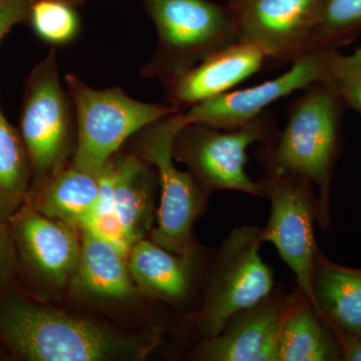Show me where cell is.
I'll return each mask as SVG.
<instances>
[{
	"instance_id": "cell-1",
	"label": "cell",
	"mask_w": 361,
	"mask_h": 361,
	"mask_svg": "<svg viewBox=\"0 0 361 361\" xmlns=\"http://www.w3.org/2000/svg\"><path fill=\"white\" fill-rule=\"evenodd\" d=\"M0 341L23 360L111 361L145 360L160 339L54 310L11 285L0 291Z\"/></svg>"
},
{
	"instance_id": "cell-2",
	"label": "cell",
	"mask_w": 361,
	"mask_h": 361,
	"mask_svg": "<svg viewBox=\"0 0 361 361\" xmlns=\"http://www.w3.org/2000/svg\"><path fill=\"white\" fill-rule=\"evenodd\" d=\"M158 33V47L141 77L167 82L238 42L229 6L210 0H142Z\"/></svg>"
},
{
	"instance_id": "cell-3",
	"label": "cell",
	"mask_w": 361,
	"mask_h": 361,
	"mask_svg": "<svg viewBox=\"0 0 361 361\" xmlns=\"http://www.w3.org/2000/svg\"><path fill=\"white\" fill-rule=\"evenodd\" d=\"M66 82L77 123L71 164L90 174H99L126 141L140 130L183 111L169 103L137 101L120 87L92 89L73 73L66 75Z\"/></svg>"
},
{
	"instance_id": "cell-4",
	"label": "cell",
	"mask_w": 361,
	"mask_h": 361,
	"mask_svg": "<svg viewBox=\"0 0 361 361\" xmlns=\"http://www.w3.org/2000/svg\"><path fill=\"white\" fill-rule=\"evenodd\" d=\"M304 90L290 104L283 130L265 145L262 157L267 170L315 183L325 198L343 103L332 87L323 82Z\"/></svg>"
},
{
	"instance_id": "cell-5",
	"label": "cell",
	"mask_w": 361,
	"mask_h": 361,
	"mask_svg": "<svg viewBox=\"0 0 361 361\" xmlns=\"http://www.w3.org/2000/svg\"><path fill=\"white\" fill-rule=\"evenodd\" d=\"M277 133L274 116L268 111L236 129L187 123L176 137L173 153L208 193L232 190L267 197V183L254 182L246 173V149L256 142L267 145Z\"/></svg>"
},
{
	"instance_id": "cell-6",
	"label": "cell",
	"mask_w": 361,
	"mask_h": 361,
	"mask_svg": "<svg viewBox=\"0 0 361 361\" xmlns=\"http://www.w3.org/2000/svg\"><path fill=\"white\" fill-rule=\"evenodd\" d=\"M186 125L180 111L151 123L137 137V155L157 169L160 180L161 204L152 241L180 255L194 254L192 228L208 194L191 173L174 165L176 137Z\"/></svg>"
},
{
	"instance_id": "cell-7",
	"label": "cell",
	"mask_w": 361,
	"mask_h": 361,
	"mask_svg": "<svg viewBox=\"0 0 361 361\" xmlns=\"http://www.w3.org/2000/svg\"><path fill=\"white\" fill-rule=\"evenodd\" d=\"M20 135L32 163L35 184L68 165L75 153V110L70 94L61 87L54 49L33 68L26 82Z\"/></svg>"
},
{
	"instance_id": "cell-8",
	"label": "cell",
	"mask_w": 361,
	"mask_h": 361,
	"mask_svg": "<svg viewBox=\"0 0 361 361\" xmlns=\"http://www.w3.org/2000/svg\"><path fill=\"white\" fill-rule=\"evenodd\" d=\"M261 235L259 228H236L221 247L199 316L207 337L217 336L233 316L270 295L274 280L259 254Z\"/></svg>"
},
{
	"instance_id": "cell-9",
	"label": "cell",
	"mask_w": 361,
	"mask_h": 361,
	"mask_svg": "<svg viewBox=\"0 0 361 361\" xmlns=\"http://www.w3.org/2000/svg\"><path fill=\"white\" fill-rule=\"evenodd\" d=\"M322 0H231L238 42L259 47L275 63L311 51Z\"/></svg>"
},
{
	"instance_id": "cell-10",
	"label": "cell",
	"mask_w": 361,
	"mask_h": 361,
	"mask_svg": "<svg viewBox=\"0 0 361 361\" xmlns=\"http://www.w3.org/2000/svg\"><path fill=\"white\" fill-rule=\"evenodd\" d=\"M268 173L266 183L271 214L269 222L262 230V241L276 247L280 257L295 275L299 289L313 304V272L317 253L310 182L279 171L268 170Z\"/></svg>"
},
{
	"instance_id": "cell-11",
	"label": "cell",
	"mask_w": 361,
	"mask_h": 361,
	"mask_svg": "<svg viewBox=\"0 0 361 361\" xmlns=\"http://www.w3.org/2000/svg\"><path fill=\"white\" fill-rule=\"evenodd\" d=\"M318 49L296 59L279 77L248 89L231 90L183 111L187 123H200L220 130L242 127L255 120L278 99L323 82L331 52Z\"/></svg>"
},
{
	"instance_id": "cell-12",
	"label": "cell",
	"mask_w": 361,
	"mask_h": 361,
	"mask_svg": "<svg viewBox=\"0 0 361 361\" xmlns=\"http://www.w3.org/2000/svg\"><path fill=\"white\" fill-rule=\"evenodd\" d=\"M7 223L20 273H25L27 281L51 287L70 283L80 252L75 228L42 215L27 202Z\"/></svg>"
},
{
	"instance_id": "cell-13",
	"label": "cell",
	"mask_w": 361,
	"mask_h": 361,
	"mask_svg": "<svg viewBox=\"0 0 361 361\" xmlns=\"http://www.w3.org/2000/svg\"><path fill=\"white\" fill-rule=\"evenodd\" d=\"M288 301L268 295L233 316L217 336L195 351L207 361H278V343Z\"/></svg>"
},
{
	"instance_id": "cell-14",
	"label": "cell",
	"mask_w": 361,
	"mask_h": 361,
	"mask_svg": "<svg viewBox=\"0 0 361 361\" xmlns=\"http://www.w3.org/2000/svg\"><path fill=\"white\" fill-rule=\"evenodd\" d=\"M267 58L259 47L236 42L166 82L169 104L180 111L226 92L258 73Z\"/></svg>"
},
{
	"instance_id": "cell-15",
	"label": "cell",
	"mask_w": 361,
	"mask_h": 361,
	"mask_svg": "<svg viewBox=\"0 0 361 361\" xmlns=\"http://www.w3.org/2000/svg\"><path fill=\"white\" fill-rule=\"evenodd\" d=\"M80 252L71 277L78 298L128 301L140 293L130 277L128 252L94 228L80 230ZM129 254V253H128Z\"/></svg>"
},
{
	"instance_id": "cell-16",
	"label": "cell",
	"mask_w": 361,
	"mask_h": 361,
	"mask_svg": "<svg viewBox=\"0 0 361 361\" xmlns=\"http://www.w3.org/2000/svg\"><path fill=\"white\" fill-rule=\"evenodd\" d=\"M26 202L42 215L75 229L97 228L101 218L97 175L73 164L33 185Z\"/></svg>"
},
{
	"instance_id": "cell-17",
	"label": "cell",
	"mask_w": 361,
	"mask_h": 361,
	"mask_svg": "<svg viewBox=\"0 0 361 361\" xmlns=\"http://www.w3.org/2000/svg\"><path fill=\"white\" fill-rule=\"evenodd\" d=\"M114 166L113 220L123 248L152 231L156 175L137 154H118Z\"/></svg>"
},
{
	"instance_id": "cell-18",
	"label": "cell",
	"mask_w": 361,
	"mask_h": 361,
	"mask_svg": "<svg viewBox=\"0 0 361 361\" xmlns=\"http://www.w3.org/2000/svg\"><path fill=\"white\" fill-rule=\"evenodd\" d=\"M193 255L173 253L155 242L140 240L128 254L130 277L140 293L178 302L191 289Z\"/></svg>"
},
{
	"instance_id": "cell-19",
	"label": "cell",
	"mask_w": 361,
	"mask_h": 361,
	"mask_svg": "<svg viewBox=\"0 0 361 361\" xmlns=\"http://www.w3.org/2000/svg\"><path fill=\"white\" fill-rule=\"evenodd\" d=\"M313 306L337 326L361 336V273L322 264L316 260L312 281Z\"/></svg>"
},
{
	"instance_id": "cell-20",
	"label": "cell",
	"mask_w": 361,
	"mask_h": 361,
	"mask_svg": "<svg viewBox=\"0 0 361 361\" xmlns=\"http://www.w3.org/2000/svg\"><path fill=\"white\" fill-rule=\"evenodd\" d=\"M316 312L302 292L291 298L280 331L278 361L331 360V343Z\"/></svg>"
},
{
	"instance_id": "cell-21",
	"label": "cell",
	"mask_w": 361,
	"mask_h": 361,
	"mask_svg": "<svg viewBox=\"0 0 361 361\" xmlns=\"http://www.w3.org/2000/svg\"><path fill=\"white\" fill-rule=\"evenodd\" d=\"M32 176L20 132L9 123L0 106V219L8 220L25 205Z\"/></svg>"
},
{
	"instance_id": "cell-22",
	"label": "cell",
	"mask_w": 361,
	"mask_h": 361,
	"mask_svg": "<svg viewBox=\"0 0 361 361\" xmlns=\"http://www.w3.org/2000/svg\"><path fill=\"white\" fill-rule=\"evenodd\" d=\"M361 30V0H322L311 51L336 49Z\"/></svg>"
},
{
	"instance_id": "cell-23",
	"label": "cell",
	"mask_w": 361,
	"mask_h": 361,
	"mask_svg": "<svg viewBox=\"0 0 361 361\" xmlns=\"http://www.w3.org/2000/svg\"><path fill=\"white\" fill-rule=\"evenodd\" d=\"M73 6L61 0H37L30 4V18L40 39L52 44H65L75 39L80 20Z\"/></svg>"
},
{
	"instance_id": "cell-24",
	"label": "cell",
	"mask_w": 361,
	"mask_h": 361,
	"mask_svg": "<svg viewBox=\"0 0 361 361\" xmlns=\"http://www.w3.org/2000/svg\"><path fill=\"white\" fill-rule=\"evenodd\" d=\"M323 82L361 115V47L348 56L332 51Z\"/></svg>"
},
{
	"instance_id": "cell-25",
	"label": "cell",
	"mask_w": 361,
	"mask_h": 361,
	"mask_svg": "<svg viewBox=\"0 0 361 361\" xmlns=\"http://www.w3.org/2000/svg\"><path fill=\"white\" fill-rule=\"evenodd\" d=\"M20 274L18 252L7 221L0 219V291L13 285Z\"/></svg>"
},
{
	"instance_id": "cell-26",
	"label": "cell",
	"mask_w": 361,
	"mask_h": 361,
	"mask_svg": "<svg viewBox=\"0 0 361 361\" xmlns=\"http://www.w3.org/2000/svg\"><path fill=\"white\" fill-rule=\"evenodd\" d=\"M28 0H0V42L11 28L30 16Z\"/></svg>"
},
{
	"instance_id": "cell-27",
	"label": "cell",
	"mask_w": 361,
	"mask_h": 361,
	"mask_svg": "<svg viewBox=\"0 0 361 361\" xmlns=\"http://www.w3.org/2000/svg\"><path fill=\"white\" fill-rule=\"evenodd\" d=\"M344 360L361 361V336L355 337L353 341L349 342Z\"/></svg>"
},
{
	"instance_id": "cell-28",
	"label": "cell",
	"mask_w": 361,
	"mask_h": 361,
	"mask_svg": "<svg viewBox=\"0 0 361 361\" xmlns=\"http://www.w3.org/2000/svg\"><path fill=\"white\" fill-rule=\"evenodd\" d=\"M28 1H30V4H32V2L37 1V0H28ZM61 1L66 2V4L75 7L82 6V4L89 1V0H61Z\"/></svg>"
},
{
	"instance_id": "cell-29",
	"label": "cell",
	"mask_w": 361,
	"mask_h": 361,
	"mask_svg": "<svg viewBox=\"0 0 361 361\" xmlns=\"http://www.w3.org/2000/svg\"><path fill=\"white\" fill-rule=\"evenodd\" d=\"M7 353L13 355H11V351L8 350V348H7L6 346L2 343V341H0V360H1V358L6 357Z\"/></svg>"
}]
</instances>
